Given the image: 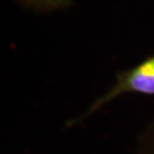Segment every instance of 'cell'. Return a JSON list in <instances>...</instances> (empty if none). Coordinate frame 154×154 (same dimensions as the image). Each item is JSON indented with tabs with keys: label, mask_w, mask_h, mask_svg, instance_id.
I'll return each mask as SVG.
<instances>
[{
	"label": "cell",
	"mask_w": 154,
	"mask_h": 154,
	"mask_svg": "<svg viewBox=\"0 0 154 154\" xmlns=\"http://www.w3.org/2000/svg\"><path fill=\"white\" fill-rule=\"evenodd\" d=\"M134 154H154V118L138 135Z\"/></svg>",
	"instance_id": "obj_3"
},
{
	"label": "cell",
	"mask_w": 154,
	"mask_h": 154,
	"mask_svg": "<svg viewBox=\"0 0 154 154\" xmlns=\"http://www.w3.org/2000/svg\"><path fill=\"white\" fill-rule=\"evenodd\" d=\"M21 5L37 11H53L71 7L73 0H17Z\"/></svg>",
	"instance_id": "obj_2"
},
{
	"label": "cell",
	"mask_w": 154,
	"mask_h": 154,
	"mask_svg": "<svg viewBox=\"0 0 154 154\" xmlns=\"http://www.w3.org/2000/svg\"><path fill=\"white\" fill-rule=\"evenodd\" d=\"M126 94L154 96V55L149 56L131 69L119 72L116 74V82L112 85V87H110V89L98 98L95 99L81 116L70 121L67 126L78 125L79 122L87 120L89 116L98 112L113 99Z\"/></svg>",
	"instance_id": "obj_1"
}]
</instances>
